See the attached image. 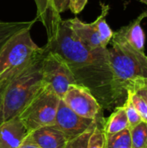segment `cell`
<instances>
[{
	"mask_svg": "<svg viewBox=\"0 0 147 148\" xmlns=\"http://www.w3.org/2000/svg\"><path fill=\"white\" fill-rule=\"evenodd\" d=\"M37 9V18L44 25L48 40L55 35L61 21V16L55 10L53 0H34Z\"/></svg>",
	"mask_w": 147,
	"mask_h": 148,
	"instance_id": "obj_13",
	"label": "cell"
},
{
	"mask_svg": "<svg viewBox=\"0 0 147 148\" xmlns=\"http://www.w3.org/2000/svg\"><path fill=\"white\" fill-rule=\"evenodd\" d=\"M67 23L77 37L90 49H98L104 48L94 23H83L78 17L66 20Z\"/></svg>",
	"mask_w": 147,
	"mask_h": 148,
	"instance_id": "obj_12",
	"label": "cell"
},
{
	"mask_svg": "<svg viewBox=\"0 0 147 148\" xmlns=\"http://www.w3.org/2000/svg\"><path fill=\"white\" fill-rule=\"evenodd\" d=\"M45 48L62 56L72 69L75 79L81 74L88 82L87 88L98 89L100 98L107 107H113L112 74L107 48L90 49L63 20L59 23L53 37L48 40Z\"/></svg>",
	"mask_w": 147,
	"mask_h": 148,
	"instance_id": "obj_1",
	"label": "cell"
},
{
	"mask_svg": "<svg viewBox=\"0 0 147 148\" xmlns=\"http://www.w3.org/2000/svg\"><path fill=\"white\" fill-rule=\"evenodd\" d=\"M87 3L88 0H69L68 9H70L74 14H78L84 9Z\"/></svg>",
	"mask_w": 147,
	"mask_h": 148,
	"instance_id": "obj_22",
	"label": "cell"
},
{
	"mask_svg": "<svg viewBox=\"0 0 147 148\" xmlns=\"http://www.w3.org/2000/svg\"><path fill=\"white\" fill-rule=\"evenodd\" d=\"M62 100L78 115L92 120L98 118L101 105L86 86L80 83L70 85Z\"/></svg>",
	"mask_w": 147,
	"mask_h": 148,
	"instance_id": "obj_7",
	"label": "cell"
},
{
	"mask_svg": "<svg viewBox=\"0 0 147 148\" xmlns=\"http://www.w3.org/2000/svg\"><path fill=\"white\" fill-rule=\"evenodd\" d=\"M105 142H106L105 132L103 127H101L98 124V119H97L96 127L89 139L88 148H105Z\"/></svg>",
	"mask_w": 147,
	"mask_h": 148,
	"instance_id": "obj_21",
	"label": "cell"
},
{
	"mask_svg": "<svg viewBox=\"0 0 147 148\" xmlns=\"http://www.w3.org/2000/svg\"><path fill=\"white\" fill-rule=\"evenodd\" d=\"M146 17H147V10L141 13L129 24L113 32L111 42L125 44L138 52L145 53L146 36L141 26V22Z\"/></svg>",
	"mask_w": 147,
	"mask_h": 148,
	"instance_id": "obj_9",
	"label": "cell"
},
{
	"mask_svg": "<svg viewBox=\"0 0 147 148\" xmlns=\"http://www.w3.org/2000/svg\"><path fill=\"white\" fill-rule=\"evenodd\" d=\"M28 134L19 115H16L0 123V148H19Z\"/></svg>",
	"mask_w": 147,
	"mask_h": 148,
	"instance_id": "obj_10",
	"label": "cell"
},
{
	"mask_svg": "<svg viewBox=\"0 0 147 148\" xmlns=\"http://www.w3.org/2000/svg\"><path fill=\"white\" fill-rule=\"evenodd\" d=\"M132 148H147V123L141 121L130 130Z\"/></svg>",
	"mask_w": 147,
	"mask_h": 148,
	"instance_id": "obj_17",
	"label": "cell"
},
{
	"mask_svg": "<svg viewBox=\"0 0 147 148\" xmlns=\"http://www.w3.org/2000/svg\"><path fill=\"white\" fill-rule=\"evenodd\" d=\"M44 51L4 83L0 91V123L18 115L43 87L42 60Z\"/></svg>",
	"mask_w": 147,
	"mask_h": 148,
	"instance_id": "obj_3",
	"label": "cell"
},
{
	"mask_svg": "<svg viewBox=\"0 0 147 148\" xmlns=\"http://www.w3.org/2000/svg\"><path fill=\"white\" fill-rule=\"evenodd\" d=\"M112 42L108 49L109 64L112 74L111 93L113 106H122L127 91L147 87V55L131 47Z\"/></svg>",
	"mask_w": 147,
	"mask_h": 148,
	"instance_id": "obj_2",
	"label": "cell"
},
{
	"mask_svg": "<svg viewBox=\"0 0 147 148\" xmlns=\"http://www.w3.org/2000/svg\"><path fill=\"white\" fill-rule=\"evenodd\" d=\"M60 98L46 84L18 114L28 132L55 124Z\"/></svg>",
	"mask_w": 147,
	"mask_h": 148,
	"instance_id": "obj_5",
	"label": "cell"
},
{
	"mask_svg": "<svg viewBox=\"0 0 147 148\" xmlns=\"http://www.w3.org/2000/svg\"><path fill=\"white\" fill-rule=\"evenodd\" d=\"M96 119L92 120L78 115L61 99L58 105L54 126L59 129L68 140L84 133L94 124Z\"/></svg>",
	"mask_w": 147,
	"mask_h": 148,
	"instance_id": "obj_8",
	"label": "cell"
},
{
	"mask_svg": "<svg viewBox=\"0 0 147 148\" xmlns=\"http://www.w3.org/2000/svg\"><path fill=\"white\" fill-rule=\"evenodd\" d=\"M42 60V75L44 84L48 85L60 98L62 99L68 87L77 83L75 76L68 62L59 54L48 50L44 47Z\"/></svg>",
	"mask_w": 147,
	"mask_h": 148,
	"instance_id": "obj_6",
	"label": "cell"
},
{
	"mask_svg": "<svg viewBox=\"0 0 147 148\" xmlns=\"http://www.w3.org/2000/svg\"><path fill=\"white\" fill-rule=\"evenodd\" d=\"M19 148H40L37 147L36 145H35L34 143H32L31 141H29V140L25 139L23 142V144L21 145V147Z\"/></svg>",
	"mask_w": 147,
	"mask_h": 148,
	"instance_id": "obj_24",
	"label": "cell"
},
{
	"mask_svg": "<svg viewBox=\"0 0 147 148\" xmlns=\"http://www.w3.org/2000/svg\"><path fill=\"white\" fill-rule=\"evenodd\" d=\"M27 140L40 148H64L68 139L54 125L29 132Z\"/></svg>",
	"mask_w": 147,
	"mask_h": 148,
	"instance_id": "obj_11",
	"label": "cell"
},
{
	"mask_svg": "<svg viewBox=\"0 0 147 148\" xmlns=\"http://www.w3.org/2000/svg\"><path fill=\"white\" fill-rule=\"evenodd\" d=\"M53 4L55 11L57 12V14L60 15L62 12L68 9L69 0H53Z\"/></svg>",
	"mask_w": 147,
	"mask_h": 148,
	"instance_id": "obj_23",
	"label": "cell"
},
{
	"mask_svg": "<svg viewBox=\"0 0 147 148\" xmlns=\"http://www.w3.org/2000/svg\"><path fill=\"white\" fill-rule=\"evenodd\" d=\"M139 1H140L141 3H145V4L147 5V0H139Z\"/></svg>",
	"mask_w": 147,
	"mask_h": 148,
	"instance_id": "obj_26",
	"label": "cell"
},
{
	"mask_svg": "<svg viewBox=\"0 0 147 148\" xmlns=\"http://www.w3.org/2000/svg\"><path fill=\"white\" fill-rule=\"evenodd\" d=\"M3 85H4V83H3V84H2V85L0 86V91H1V89H2V88L3 87Z\"/></svg>",
	"mask_w": 147,
	"mask_h": 148,
	"instance_id": "obj_27",
	"label": "cell"
},
{
	"mask_svg": "<svg viewBox=\"0 0 147 148\" xmlns=\"http://www.w3.org/2000/svg\"><path fill=\"white\" fill-rule=\"evenodd\" d=\"M2 84H3V83H0V86H1V85H2Z\"/></svg>",
	"mask_w": 147,
	"mask_h": 148,
	"instance_id": "obj_28",
	"label": "cell"
},
{
	"mask_svg": "<svg viewBox=\"0 0 147 148\" xmlns=\"http://www.w3.org/2000/svg\"><path fill=\"white\" fill-rule=\"evenodd\" d=\"M105 135V148H132L131 134L128 128L113 134Z\"/></svg>",
	"mask_w": 147,
	"mask_h": 148,
	"instance_id": "obj_16",
	"label": "cell"
},
{
	"mask_svg": "<svg viewBox=\"0 0 147 148\" xmlns=\"http://www.w3.org/2000/svg\"><path fill=\"white\" fill-rule=\"evenodd\" d=\"M136 93H138V94L146 101V102L147 103V87H146V88H142L137 90Z\"/></svg>",
	"mask_w": 147,
	"mask_h": 148,
	"instance_id": "obj_25",
	"label": "cell"
},
{
	"mask_svg": "<svg viewBox=\"0 0 147 148\" xmlns=\"http://www.w3.org/2000/svg\"><path fill=\"white\" fill-rule=\"evenodd\" d=\"M109 5H105L102 4V9H101V15L96 18L95 21H94L95 27L97 29V31L99 33L100 38L101 44L104 48H107L108 43L111 42L113 32L112 31L111 28L107 23L106 17L107 15L108 14L109 11Z\"/></svg>",
	"mask_w": 147,
	"mask_h": 148,
	"instance_id": "obj_15",
	"label": "cell"
},
{
	"mask_svg": "<svg viewBox=\"0 0 147 148\" xmlns=\"http://www.w3.org/2000/svg\"><path fill=\"white\" fill-rule=\"evenodd\" d=\"M96 124H97V119L94 122V124L84 133L68 140L64 148H88L89 139L96 127Z\"/></svg>",
	"mask_w": 147,
	"mask_h": 148,
	"instance_id": "obj_18",
	"label": "cell"
},
{
	"mask_svg": "<svg viewBox=\"0 0 147 148\" xmlns=\"http://www.w3.org/2000/svg\"><path fill=\"white\" fill-rule=\"evenodd\" d=\"M123 107L125 108L127 120H128V129L131 130L133 127H134L139 123H140L142 121V119L139 116L137 109L133 106L129 95H126V99L123 104Z\"/></svg>",
	"mask_w": 147,
	"mask_h": 148,
	"instance_id": "obj_19",
	"label": "cell"
},
{
	"mask_svg": "<svg viewBox=\"0 0 147 148\" xmlns=\"http://www.w3.org/2000/svg\"><path fill=\"white\" fill-rule=\"evenodd\" d=\"M33 23L15 30L0 46V83L10 81L44 51L31 38Z\"/></svg>",
	"mask_w": 147,
	"mask_h": 148,
	"instance_id": "obj_4",
	"label": "cell"
},
{
	"mask_svg": "<svg viewBox=\"0 0 147 148\" xmlns=\"http://www.w3.org/2000/svg\"><path fill=\"white\" fill-rule=\"evenodd\" d=\"M128 128V120L125 108L119 106L115 108L113 114L104 122L103 129L105 134H113Z\"/></svg>",
	"mask_w": 147,
	"mask_h": 148,
	"instance_id": "obj_14",
	"label": "cell"
},
{
	"mask_svg": "<svg viewBox=\"0 0 147 148\" xmlns=\"http://www.w3.org/2000/svg\"><path fill=\"white\" fill-rule=\"evenodd\" d=\"M127 95H130L132 102L135 108L137 109L139 116L142 119V121H145L147 123V103L146 101L136 92L128 90Z\"/></svg>",
	"mask_w": 147,
	"mask_h": 148,
	"instance_id": "obj_20",
	"label": "cell"
}]
</instances>
